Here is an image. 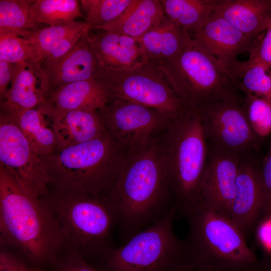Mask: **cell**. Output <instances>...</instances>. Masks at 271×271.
<instances>
[{"label":"cell","instance_id":"e575fe53","mask_svg":"<svg viewBox=\"0 0 271 271\" xmlns=\"http://www.w3.org/2000/svg\"><path fill=\"white\" fill-rule=\"evenodd\" d=\"M261 174L263 192L261 216L263 217L271 216V141L267 152L261 165Z\"/></svg>","mask_w":271,"mask_h":271},{"label":"cell","instance_id":"836d02e7","mask_svg":"<svg viewBox=\"0 0 271 271\" xmlns=\"http://www.w3.org/2000/svg\"><path fill=\"white\" fill-rule=\"evenodd\" d=\"M56 271H102L87 262L84 256L72 250L53 264Z\"/></svg>","mask_w":271,"mask_h":271},{"label":"cell","instance_id":"44dd1931","mask_svg":"<svg viewBox=\"0 0 271 271\" xmlns=\"http://www.w3.org/2000/svg\"><path fill=\"white\" fill-rule=\"evenodd\" d=\"M46 100L63 110H99L109 102L105 90L95 79L56 87L49 90Z\"/></svg>","mask_w":271,"mask_h":271},{"label":"cell","instance_id":"4316f807","mask_svg":"<svg viewBox=\"0 0 271 271\" xmlns=\"http://www.w3.org/2000/svg\"><path fill=\"white\" fill-rule=\"evenodd\" d=\"M34 0H0V33L24 38L37 31L30 16Z\"/></svg>","mask_w":271,"mask_h":271},{"label":"cell","instance_id":"52a82bcc","mask_svg":"<svg viewBox=\"0 0 271 271\" xmlns=\"http://www.w3.org/2000/svg\"><path fill=\"white\" fill-rule=\"evenodd\" d=\"M44 198L60 223L66 244L73 250L101 259L112 248L109 239L116 222L104 197L53 190Z\"/></svg>","mask_w":271,"mask_h":271},{"label":"cell","instance_id":"8d00e7d4","mask_svg":"<svg viewBox=\"0 0 271 271\" xmlns=\"http://www.w3.org/2000/svg\"><path fill=\"white\" fill-rule=\"evenodd\" d=\"M255 228L258 241L271 254V216L260 218Z\"/></svg>","mask_w":271,"mask_h":271},{"label":"cell","instance_id":"4fadbf2b","mask_svg":"<svg viewBox=\"0 0 271 271\" xmlns=\"http://www.w3.org/2000/svg\"><path fill=\"white\" fill-rule=\"evenodd\" d=\"M208 146V162L199 203L229 217L242 155Z\"/></svg>","mask_w":271,"mask_h":271},{"label":"cell","instance_id":"5bb4252c","mask_svg":"<svg viewBox=\"0 0 271 271\" xmlns=\"http://www.w3.org/2000/svg\"><path fill=\"white\" fill-rule=\"evenodd\" d=\"M263 201L261 164L252 153L243 155L229 218L246 238L261 217Z\"/></svg>","mask_w":271,"mask_h":271},{"label":"cell","instance_id":"5b68a950","mask_svg":"<svg viewBox=\"0 0 271 271\" xmlns=\"http://www.w3.org/2000/svg\"><path fill=\"white\" fill-rule=\"evenodd\" d=\"M159 143L175 206L182 214L199 203L208 143L200 114L189 109L160 136Z\"/></svg>","mask_w":271,"mask_h":271},{"label":"cell","instance_id":"9c48e42d","mask_svg":"<svg viewBox=\"0 0 271 271\" xmlns=\"http://www.w3.org/2000/svg\"><path fill=\"white\" fill-rule=\"evenodd\" d=\"M97 81L109 102L121 99L157 110L175 120L189 108L177 95L164 72L147 61L127 71L105 72Z\"/></svg>","mask_w":271,"mask_h":271},{"label":"cell","instance_id":"603a6c76","mask_svg":"<svg viewBox=\"0 0 271 271\" xmlns=\"http://www.w3.org/2000/svg\"><path fill=\"white\" fill-rule=\"evenodd\" d=\"M165 17L161 1L131 0L120 16L100 29L122 34L138 40L160 25Z\"/></svg>","mask_w":271,"mask_h":271},{"label":"cell","instance_id":"ba28073f","mask_svg":"<svg viewBox=\"0 0 271 271\" xmlns=\"http://www.w3.org/2000/svg\"><path fill=\"white\" fill-rule=\"evenodd\" d=\"M178 211L166 216L132 236L122 245L111 248L101 259L102 271H179L187 263L184 240L175 234Z\"/></svg>","mask_w":271,"mask_h":271},{"label":"cell","instance_id":"6da1fadb","mask_svg":"<svg viewBox=\"0 0 271 271\" xmlns=\"http://www.w3.org/2000/svg\"><path fill=\"white\" fill-rule=\"evenodd\" d=\"M159 139L127 155L115 184L104 197L125 242L176 207Z\"/></svg>","mask_w":271,"mask_h":271},{"label":"cell","instance_id":"d6a6232c","mask_svg":"<svg viewBox=\"0 0 271 271\" xmlns=\"http://www.w3.org/2000/svg\"><path fill=\"white\" fill-rule=\"evenodd\" d=\"M238 89L245 96L252 95L271 100V75L262 66L249 68L242 74Z\"/></svg>","mask_w":271,"mask_h":271},{"label":"cell","instance_id":"7402d4cb","mask_svg":"<svg viewBox=\"0 0 271 271\" xmlns=\"http://www.w3.org/2000/svg\"><path fill=\"white\" fill-rule=\"evenodd\" d=\"M192 38L186 30L165 15L160 25L138 41L146 60L157 65L177 55Z\"/></svg>","mask_w":271,"mask_h":271},{"label":"cell","instance_id":"d590c367","mask_svg":"<svg viewBox=\"0 0 271 271\" xmlns=\"http://www.w3.org/2000/svg\"><path fill=\"white\" fill-rule=\"evenodd\" d=\"M0 271H47L26 264L14 253L2 250L0 253Z\"/></svg>","mask_w":271,"mask_h":271},{"label":"cell","instance_id":"ab89813d","mask_svg":"<svg viewBox=\"0 0 271 271\" xmlns=\"http://www.w3.org/2000/svg\"><path fill=\"white\" fill-rule=\"evenodd\" d=\"M266 271H271V263L270 264L269 266L268 267Z\"/></svg>","mask_w":271,"mask_h":271},{"label":"cell","instance_id":"7c38bea8","mask_svg":"<svg viewBox=\"0 0 271 271\" xmlns=\"http://www.w3.org/2000/svg\"><path fill=\"white\" fill-rule=\"evenodd\" d=\"M198 110L208 144L240 155L256 150L262 138L252 129L239 97L205 106Z\"/></svg>","mask_w":271,"mask_h":271},{"label":"cell","instance_id":"4dcf8cb0","mask_svg":"<svg viewBox=\"0 0 271 271\" xmlns=\"http://www.w3.org/2000/svg\"><path fill=\"white\" fill-rule=\"evenodd\" d=\"M263 37L256 45L254 43L249 59L244 62L238 61L230 72L232 77L239 82L243 73L249 68L260 65L271 72V22L265 31Z\"/></svg>","mask_w":271,"mask_h":271},{"label":"cell","instance_id":"3957f363","mask_svg":"<svg viewBox=\"0 0 271 271\" xmlns=\"http://www.w3.org/2000/svg\"><path fill=\"white\" fill-rule=\"evenodd\" d=\"M127 156L107 131L100 137L41 158L53 190L105 197Z\"/></svg>","mask_w":271,"mask_h":271},{"label":"cell","instance_id":"f546056e","mask_svg":"<svg viewBox=\"0 0 271 271\" xmlns=\"http://www.w3.org/2000/svg\"><path fill=\"white\" fill-rule=\"evenodd\" d=\"M242 104L254 132L263 138L271 132V100L249 95Z\"/></svg>","mask_w":271,"mask_h":271},{"label":"cell","instance_id":"f1b7e54d","mask_svg":"<svg viewBox=\"0 0 271 271\" xmlns=\"http://www.w3.org/2000/svg\"><path fill=\"white\" fill-rule=\"evenodd\" d=\"M131 0L80 1L85 22L91 30H99L117 19Z\"/></svg>","mask_w":271,"mask_h":271},{"label":"cell","instance_id":"ffe728a7","mask_svg":"<svg viewBox=\"0 0 271 271\" xmlns=\"http://www.w3.org/2000/svg\"><path fill=\"white\" fill-rule=\"evenodd\" d=\"M213 11L255 39L271 22V0H216Z\"/></svg>","mask_w":271,"mask_h":271},{"label":"cell","instance_id":"60d3db41","mask_svg":"<svg viewBox=\"0 0 271 271\" xmlns=\"http://www.w3.org/2000/svg\"><path fill=\"white\" fill-rule=\"evenodd\" d=\"M270 74L271 75V72H270Z\"/></svg>","mask_w":271,"mask_h":271},{"label":"cell","instance_id":"1f68e13d","mask_svg":"<svg viewBox=\"0 0 271 271\" xmlns=\"http://www.w3.org/2000/svg\"><path fill=\"white\" fill-rule=\"evenodd\" d=\"M0 59L14 64L39 60L36 50L27 39L10 33H0Z\"/></svg>","mask_w":271,"mask_h":271},{"label":"cell","instance_id":"8fae6325","mask_svg":"<svg viewBox=\"0 0 271 271\" xmlns=\"http://www.w3.org/2000/svg\"><path fill=\"white\" fill-rule=\"evenodd\" d=\"M0 167L31 196L42 198L48 194L49 179L42 159L17 123L1 115Z\"/></svg>","mask_w":271,"mask_h":271},{"label":"cell","instance_id":"484cf974","mask_svg":"<svg viewBox=\"0 0 271 271\" xmlns=\"http://www.w3.org/2000/svg\"><path fill=\"white\" fill-rule=\"evenodd\" d=\"M31 20L37 31L85 18L80 1L76 0H36L30 6Z\"/></svg>","mask_w":271,"mask_h":271},{"label":"cell","instance_id":"74e56055","mask_svg":"<svg viewBox=\"0 0 271 271\" xmlns=\"http://www.w3.org/2000/svg\"><path fill=\"white\" fill-rule=\"evenodd\" d=\"M16 64L0 59V97L9 89L13 77Z\"/></svg>","mask_w":271,"mask_h":271},{"label":"cell","instance_id":"f35d334b","mask_svg":"<svg viewBox=\"0 0 271 271\" xmlns=\"http://www.w3.org/2000/svg\"><path fill=\"white\" fill-rule=\"evenodd\" d=\"M179 271H193L190 266L186 263Z\"/></svg>","mask_w":271,"mask_h":271},{"label":"cell","instance_id":"d4e9b609","mask_svg":"<svg viewBox=\"0 0 271 271\" xmlns=\"http://www.w3.org/2000/svg\"><path fill=\"white\" fill-rule=\"evenodd\" d=\"M216 0H162L165 15L193 37L213 11Z\"/></svg>","mask_w":271,"mask_h":271},{"label":"cell","instance_id":"cb8c5ba5","mask_svg":"<svg viewBox=\"0 0 271 271\" xmlns=\"http://www.w3.org/2000/svg\"><path fill=\"white\" fill-rule=\"evenodd\" d=\"M49 104L46 100L23 112L14 120L40 157L52 154L56 146L55 133L49 118Z\"/></svg>","mask_w":271,"mask_h":271},{"label":"cell","instance_id":"8992f818","mask_svg":"<svg viewBox=\"0 0 271 271\" xmlns=\"http://www.w3.org/2000/svg\"><path fill=\"white\" fill-rule=\"evenodd\" d=\"M156 65L190 109L239 97V83L192 39L177 55Z\"/></svg>","mask_w":271,"mask_h":271},{"label":"cell","instance_id":"d6986e66","mask_svg":"<svg viewBox=\"0 0 271 271\" xmlns=\"http://www.w3.org/2000/svg\"><path fill=\"white\" fill-rule=\"evenodd\" d=\"M87 33L59 60L51 65L41 66L49 78V90L61 85L101 77L102 71L87 40Z\"/></svg>","mask_w":271,"mask_h":271},{"label":"cell","instance_id":"ac0fdd59","mask_svg":"<svg viewBox=\"0 0 271 271\" xmlns=\"http://www.w3.org/2000/svg\"><path fill=\"white\" fill-rule=\"evenodd\" d=\"M49 104V118L56 140L54 152L100 137L107 131L99 110H63Z\"/></svg>","mask_w":271,"mask_h":271},{"label":"cell","instance_id":"9a60e30c","mask_svg":"<svg viewBox=\"0 0 271 271\" xmlns=\"http://www.w3.org/2000/svg\"><path fill=\"white\" fill-rule=\"evenodd\" d=\"M48 76L38 59L16 64L11 86L1 98L0 115L15 120L23 112L46 101Z\"/></svg>","mask_w":271,"mask_h":271},{"label":"cell","instance_id":"83f0119b","mask_svg":"<svg viewBox=\"0 0 271 271\" xmlns=\"http://www.w3.org/2000/svg\"><path fill=\"white\" fill-rule=\"evenodd\" d=\"M90 30L85 21H75L65 24L42 28L24 37L36 50L38 59L43 58L66 38L76 33Z\"/></svg>","mask_w":271,"mask_h":271},{"label":"cell","instance_id":"e0dca14e","mask_svg":"<svg viewBox=\"0 0 271 271\" xmlns=\"http://www.w3.org/2000/svg\"><path fill=\"white\" fill-rule=\"evenodd\" d=\"M86 37L97 58L102 75L129 70L147 61L139 41L131 37L101 29H90Z\"/></svg>","mask_w":271,"mask_h":271},{"label":"cell","instance_id":"7a4b0ae2","mask_svg":"<svg viewBox=\"0 0 271 271\" xmlns=\"http://www.w3.org/2000/svg\"><path fill=\"white\" fill-rule=\"evenodd\" d=\"M43 198L29 195L0 167L1 241L37 265L54 264L66 244L60 223Z\"/></svg>","mask_w":271,"mask_h":271},{"label":"cell","instance_id":"2e32d148","mask_svg":"<svg viewBox=\"0 0 271 271\" xmlns=\"http://www.w3.org/2000/svg\"><path fill=\"white\" fill-rule=\"evenodd\" d=\"M256 39L245 35L214 11L200 31L192 38L194 42L214 57L229 74L238 61V56L250 53Z\"/></svg>","mask_w":271,"mask_h":271},{"label":"cell","instance_id":"277c9868","mask_svg":"<svg viewBox=\"0 0 271 271\" xmlns=\"http://www.w3.org/2000/svg\"><path fill=\"white\" fill-rule=\"evenodd\" d=\"M183 214L189 226L187 263L193 271H262L246 238L228 217L200 203Z\"/></svg>","mask_w":271,"mask_h":271},{"label":"cell","instance_id":"30bf717a","mask_svg":"<svg viewBox=\"0 0 271 271\" xmlns=\"http://www.w3.org/2000/svg\"><path fill=\"white\" fill-rule=\"evenodd\" d=\"M99 111L108 133L127 155L144 149L174 121L157 110L121 99L110 101Z\"/></svg>","mask_w":271,"mask_h":271}]
</instances>
